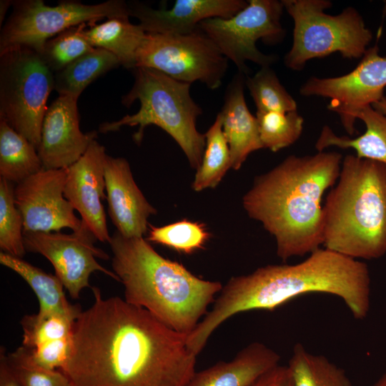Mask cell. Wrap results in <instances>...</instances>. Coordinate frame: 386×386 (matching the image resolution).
Masks as SVG:
<instances>
[{
    "label": "cell",
    "mask_w": 386,
    "mask_h": 386,
    "mask_svg": "<svg viewBox=\"0 0 386 386\" xmlns=\"http://www.w3.org/2000/svg\"><path fill=\"white\" fill-rule=\"evenodd\" d=\"M6 355L7 362L21 386H72L60 370H51L37 365L30 352L21 346Z\"/></svg>",
    "instance_id": "obj_34"
},
{
    "label": "cell",
    "mask_w": 386,
    "mask_h": 386,
    "mask_svg": "<svg viewBox=\"0 0 386 386\" xmlns=\"http://www.w3.org/2000/svg\"><path fill=\"white\" fill-rule=\"evenodd\" d=\"M66 169H42L14 187V199L24 224V232L78 231L82 221L64 197Z\"/></svg>",
    "instance_id": "obj_14"
},
{
    "label": "cell",
    "mask_w": 386,
    "mask_h": 386,
    "mask_svg": "<svg viewBox=\"0 0 386 386\" xmlns=\"http://www.w3.org/2000/svg\"><path fill=\"white\" fill-rule=\"evenodd\" d=\"M42 169L36 148L0 120V178L18 184Z\"/></svg>",
    "instance_id": "obj_24"
},
{
    "label": "cell",
    "mask_w": 386,
    "mask_h": 386,
    "mask_svg": "<svg viewBox=\"0 0 386 386\" xmlns=\"http://www.w3.org/2000/svg\"><path fill=\"white\" fill-rule=\"evenodd\" d=\"M372 107L378 112L386 115V96H384L380 101L374 103Z\"/></svg>",
    "instance_id": "obj_39"
},
{
    "label": "cell",
    "mask_w": 386,
    "mask_h": 386,
    "mask_svg": "<svg viewBox=\"0 0 386 386\" xmlns=\"http://www.w3.org/2000/svg\"><path fill=\"white\" fill-rule=\"evenodd\" d=\"M71 340L72 336L45 343L29 350L37 365L51 370L58 368L61 370L68 360Z\"/></svg>",
    "instance_id": "obj_35"
},
{
    "label": "cell",
    "mask_w": 386,
    "mask_h": 386,
    "mask_svg": "<svg viewBox=\"0 0 386 386\" xmlns=\"http://www.w3.org/2000/svg\"><path fill=\"white\" fill-rule=\"evenodd\" d=\"M94 302L73 325L61 371L72 386H185L197 356L178 332L119 297Z\"/></svg>",
    "instance_id": "obj_1"
},
{
    "label": "cell",
    "mask_w": 386,
    "mask_h": 386,
    "mask_svg": "<svg viewBox=\"0 0 386 386\" xmlns=\"http://www.w3.org/2000/svg\"><path fill=\"white\" fill-rule=\"evenodd\" d=\"M342 159L338 152L324 151L288 156L256 177L244 195V209L274 237L283 261L310 254L323 244L322 199L337 181Z\"/></svg>",
    "instance_id": "obj_3"
},
{
    "label": "cell",
    "mask_w": 386,
    "mask_h": 386,
    "mask_svg": "<svg viewBox=\"0 0 386 386\" xmlns=\"http://www.w3.org/2000/svg\"><path fill=\"white\" fill-rule=\"evenodd\" d=\"M228 61L198 28L187 34L147 33L137 53L136 67L154 69L191 84L199 81L214 90L222 84Z\"/></svg>",
    "instance_id": "obj_11"
},
{
    "label": "cell",
    "mask_w": 386,
    "mask_h": 386,
    "mask_svg": "<svg viewBox=\"0 0 386 386\" xmlns=\"http://www.w3.org/2000/svg\"><path fill=\"white\" fill-rule=\"evenodd\" d=\"M247 4L244 0H177L170 9H154L138 1L127 6L129 16L137 18L146 33L187 34L204 20L231 18Z\"/></svg>",
    "instance_id": "obj_17"
},
{
    "label": "cell",
    "mask_w": 386,
    "mask_h": 386,
    "mask_svg": "<svg viewBox=\"0 0 386 386\" xmlns=\"http://www.w3.org/2000/svg\"><path fill=\"white\" fill-rule=\"evenodd\" d=\"M279 355L264 344L254 342L227 362L195 372L185 386H249L279 365Z\"/></svg>",
    "instance_id": "obj_20"
},
{
    "label": "cell",
    "mask_w": 386,
    "mask_h": 386,
    "mask_svg": "<svg viewBox=\"0 0 386 386\" xmlns=\"http://www.w3.org/2000/svg\"><path fill=\"white\" fill-rule=\"evenodd\" d=\"M54 73L35 50L16 47L0 54V120L37 149Z\"/></svg>",
    "instance_id": "obj_8"
},
{
    "label": "cell",
    "mask_w": 386,
    "mask_h": 386,
    "mask_svg": "<svg viewBox=\"0 0 386 386\" xmlns=\"http://www.w3.org/2000/svg\"><path fill=\"white\" fill-rule=\"evenodd\" d=\"M382 14L386 16V1H384V6L382 9Z\"/></svg>",
    "instance_id": "obj_41"
},
{
    "label": "cell",
    "mask_w": 386,
    "mask_h": 386,
    "mask_svg": "<svg viewBox=\"0 0 386 386\" xmlns=\"http://www.w3.org/2000/svg\"><path fill=\"white\" fill-rule=\"evenodd\" d=\"M209 238L202 223L184 219L162 227L149 224L147 241L189 254L203 249Z\"/></svg>",
    "instance_id": "obj_31"
},
{
    "label": "cell",
    "mask_w": 386,
    "mask_h": 386,
    "mask_svg": "<svg viewBox=\"0 0 386 386\" xmlns=\"http://www.w3.org/2000/svg\"><path fill=\"white\" fill-rule=\"evenodd\" d=\"M129 17H113L95 23L85 30V34L93 47L111 52L122 66L133 69L137 53L147 33L139 24L131 23Z\"/></svg>",
    "instance_id": "obj_22"
},
{
    "label": "cell",
    "mask_w": 386,
    "mask_h": 386,
    "mask_svg": "<svg viewBox=\"0 0 386 386\" xmlns=\"http://www.w3.org/2000/svg\"><path fill=\"white\" fill-rule=\"evenodd\" d=\"M245 77L246 75L239 72L233 77L219 112L223 134L229 148L231 168L234 170L240 169L252 152L263 148L257 119L250 112L246 103Z\"/></svg>",
    "instance_id": "obj_19"
},
{
    "label": "cell",
    "mask_w": 386,
    "mask_h": 386,
    "mask_svg": "<svg viewBox=\"0 0 386 386\" xmlns=\"http://www.w3.org/2000/svg\"><path fill=\"white\" fill-rule=\"evenodd\" d=\"M372 386H386V372L382 375Z\"/></svg>",
    "instance_id": "obj_40"
},
{
    "label": "cell",
    "mask_w": 386,
    "mask_h": 386,
    "mask_svg": "<svg viewBox=\"0 0 386 386\" xmlns=\"http://www.w3.org/2000/svg\"><path fill=\"white\" fill-rule=\"evenodd\" d=\"M109 244L125 301L178 332L188 335L194 330L223 287L164 258L143 237H125L117 231Z\"/></svg>",
    "instance_id": "obj_4"
},
{
    "label": "cell",
    "mask_w": 386,
    "mask_h": 386,
    "mask_svg": "<svg viewBox=\"0 0 386 386\" xmlns=\"http://www.w3.org/2000/svg\"><path fill=\"white\" fill-rule=\"evenodd\" d=\"M0 247L10 255L22 258L24 244L22 216L14 199L13 183L0 178Z\"/></svg>",
    "instance_id": "obj_32"
},
{
    "label": "cell",
    "mask_w": 386,
    "mask_h": 386,
    "mask_svg": "<svg viewBox=\"0 0 386 386\" xmlns=\"http://www.w3.org/2000/svg\"><path fill=\"white\" fill-rule=\"evenodd\" d=\"M87 23L70 27L49 39L39 54L54 73H57L94 47L87 39Z\"/></svg>",
    "instance_id": "obj_28"
},
{
    "label": "cell",
    "mask_w": 386,
    "mask_h": 386,
    "mask_svg": "<svg viewBox=\"0 0 386 386\" xmlns=\"http://www.w3.org/2000/svg\"><path fill=\"white\" fill-rule=\"evenodd\" d=\"M119 65V61L111 52L94 48L61 71L54 74V89L59 95L79 98L94 79Z\"/></svg>",
    "instance_id": "obj_25"
},
{
    "label": "cell",
    "mask_w": 386,
    "mask_h": 386,
    "mask_svg": "<svg viewBox=\"0 0 386 386\" xmlns=\"http://www.w3.org/2000/svg\"><path fill=\"white\" fill-rule=\"evenodd\" d=\"M4 348L0 352V386H21L13 374L6 360Z\"/></svg>",
    "instance_id": "obj_37"
},
{
    "label": "cell",
    "mask_w": 386,
    "mask_h": 386,
    "mask_svg": "<svg viewBox=\"0 0 386 386\" xmlns=\"http://www.w3.org/2000/svg\"><path fill=\"white\" fill-rule=\"evenodd\" d=\"M263 148L273 152L293 144L301 136L304 119L297 110L256 112Z\"/></svg>",
    "instance_id": "obj_30"
},
{
    "label": "cell",
    "mask_w": 386,
    "mask_h": 386,
    "mask_svg": "<svg viewBox=\"0 0 386 386\" xmlns=\"http://www.w3.org/2000/svg\"><path fill=\"white\" fill-rule=\"evenodd\" d=\"M294 386H352L345 371L323 355H314L297 343L289 360Z\"/></svg>",
    "instance_id": "obj_26"
},
{
    "label": "cell",
    "mask_w": 386,
    "mask_h": 386,
    "mask_svg": "<svg viewBox=\"0 0 386 386\" xmlns=\"http://www.w3.org/2000/svg\"><path fill=\"white\" fill-rule=\"evenodd\" d=\"M325 248L352 259L386 253V164L348 154L322 207Z\"/></svg>",
    "instance_id": "obj_5"
},
{
    "label": "cell",
    "mask_w": 386,
    "mask_h": 386,
    "mask_svg": "<svg viewBox=\"0 0 386 386\" xmlns=\"http://www.w3.org/2000/svg\"><path fill=\"white\" fill-rule=\"evenodd\" d=\"M249 386H294V382L288 366L278 365Z\"/></svg>",
    "instance_id": "obj_36"
},
{
    "label": "cell",
    "mask_w": 386,
    "mask_h": 386,
    "mask_svg": "<svg viewBox=\"0 0 386 386\" xmlns=\"http://www.w3.org/2000/svg\"><path fill=\"white\" fill-rule=\"evenodd\" d=\"M77 100L59 95L47 108L37 147L44 169L68 168L96 139V131L83 133L80 130Z\"/></svg>",
    "instance_id": "obj_16"
},
{
    "label": "cell",
    "mask_w": 386,
    "mask_h": 386,
    "mask_svg": "<svg viewBox=\"0 0 386 386\" xmlns=\"http://www.w3.org/2000/svg\"><path fill=\"white\" fill-rule=\"evenodd\" d=\"M386 87V57L379 53L377 45L368 48L357 66L347 74L309 78L300 87L302 96L330 99L327 108L336 112L349 135H355L359 109L382 99Z\"/></svg>",
    "instance_id": "obj_12"
},
{
    "label": "cell",
    "mask_w": 386,
    "mask_h": 386,
    "mask_svg": "<svg viewBox=\"0 0 386 386\" xmlns=\"http://www.w3.org/2000/svg\"><path fill=\"white\" fill-rule=\"evenodd\" d=\"M204 136L205 148L202 164L197 169L192 185L196 192L216 187L231 168L229 148L223 134L219 113Z\"/></svg>",
    "instance_id": "obj_27"
},
{
    "label": "cell",
    "mask_w": 386,
    "mask_h": 386,
    "mask_svg": "<svg viewBox=\"0 0 386 386\" xmlns=\"http://www.w3.org/2000/svg\"><path fill=\"white\" fill-rule=\"evenodd\" d=\"M13 11L0 34V54L16 47L41 53L45 43L63 31L83 24L89 26L103 19L129 16L127 3L109 0L96 4L63 1L56 6L42 0L13 1Z\"/></svg>",
    "instance_id": "obj_9"
},
{
    "label": "cell",
    "mask_w": 386,
    "mask_h": 386,
    "mask_svg": "<svg viewBox=\"0 0 386 386\" xmlns=\"http://www.w3.org/2000/svg\"><path fill=\"white\" fill-rule=\"evenodd\" d=\"M96 239L83 222L81 229L71 234L24 232L26 251L39 253L52 264L55 275L73 299L79 298L80 292L90 287L89 280L94 272H102L119 282L114 272L96 261V258L108 259L109 255L94 246Z\"/></svg>",
    "instance_id": "obj_13"
},
{
    "label": "cell",
    "mask_w": 386,
    "mask_h": 386,
    "mask_svg": "<svg viewBox=\"0 0 386 386\" xmlns=\"http://www.w3.org/2000/svg\"><path fill=\"white\" fill-rule=\"evenodd\" d=\"M104 180L109 214L117 232L125 237H143L148 218L157 209L136 184L127 160L107 155Z\"/></svg>",
    "instance_id": "obj_18"
},
{
    "label": "cell",
    "mask_w": 386,
    "mask_h": 386,
    "mask_svg": "<svg viewBox=\"0 0 386 386\" xmlns=\"http://www.w3.org/2000/svg\"><path fill=\"white\" fill-rule=\"evenodd\" d=\"M132 70L134 84L129 92L122 96V103L129 107L138 100L139 109L117 121L101 124L99 132L107 133L119 130L124 126H138L133 139L139 144L145 128L156 125L174 139L190 166L197 169L202 161L205 136L196 127L202 109L190 94L191 84L148 67H136Z\"/></svg>",
    "instance_id": "obj_6"
},
{
    "label": "cell",
    "mask_w": 386,
    "mask_h": 386,
    "mask_svg": "<svg viewBox=\"0 0 386 386\" xmlns=\"http://www.w3.org/2000/svg\"><path fill=\"white\" fill-rule=\"evenodd\" d=\"M245 85L255 104L257 112H288L297 110V103L279 81L270 66H263Z\"/></svg>",
    "instance_id": "obj_29"
},
{
    "label": "cell",
    "mask_w": 386,
    "mask_h": 386,
    "mask_svg": "<svg viewBox=\"0 0 386 386\" xmlns=\"http://www.w3.org/2000/svg\"><path fill=\"white\" fill-rule=\"evenodd\" d=\"M76 318L58 312L25 315L21 320L24 331L22 346L32 350L45 343L71 337Z\"/></svg>",
    "instance_id": "obj_33"
},
{
    "label": "cell",
    "mask_w": 386,
    "mask_h": 386,
    "mask_svg": "<svg viewBox=\"0 0 386 386\" xmlns=\"http://www.w3.org/2000/svg\"><path fill=\"white\" fill-rule=\"evenodd\" d=\"M13 4V1L9 0H1L0 1V25H2V21L4 19L6 11L9 9V6Z\"/></svg>",
    "instance_id": "obj_38"
},
{
    "label": "cell",
    "mask_w": 386,
    "mask_h": 386,
    "mask_svg": "<svg viewBox=\"0 0 386 386\" xmlns=\"http://www.w3.org/2000/svg\"><path fill=\"white\" fill-rule=\"evenodd\" d=\"M355 118L362 120L365 125L362 134L354 138L340 137L325 125L317 139L315 149L317 152L332 146L353 149L357 157L386 164V115L369 105L357 111Z\"/></svg>",
    "instance_id": "obj_21"
},
{
    "label": "cell",
    "mask_w": 386,
    "mask_h": 386,
    "mask_svg": "<svg viewBox=\"0 0 386 386\" xmlns=\"http://www.w3.org/2000/svg\"><path fill=\"white\" fill-rule=\"evenodd\" d=\"M284 9L294 21L293 42L285 54V66L301 71L315 58L339 52L345 59L362 58L372 39L360 13L348 6L337 15L324 12L329 0H282Z\"/></svg>",
    "instance_id": "obj_7"
},
{
    "label": "cell",
    "mask_w": 386,
    "mask_h": 386,
    "mask_svg": "<svg viewBox=\"0 0 386 386\" xmlns=\"http://www.w3.org/2000/svg\"><path fill=\"white\" fill-rule=\"evenodd\" d=\"M246 7L231 18H212L198 28L215 44L222 54L232 61L238 72L247 75L249 61L261 67L270 66L277 59L257 47V41L274 45L281 43L285 31L281 24L284 6L277 0H249Z\"/></svg>",
    "instance_id": "obj_10"
},
{
    "label": "cell",
    "mask_w": 386,
    "mask_h": 386,
    "mask_svg": "<svg viewBox=\"0 0 386 386\" xmlns=\"http://www.w3.org/2000/svg\"><path fill=\"white\" fill-rule=\"evenodd\" d=\"M0 263L20 275L31 287L39 300L38 314L58 312L78 317L81 312L78 305H73L66 300L64 285L56 275L4 252L0 253Z\"/></svg>",
    "instance_id": "obj_23"
},
{
    "label": "cell",
    "mask_w": 386,
    "mask_h": 386,
    "mask_svg": "<svg viewBox=\"0 0 386 386\" xmlns=\"http://www.w3.org/2000/svg\"><path fill=\"white\" fill-rule=\"evenodd\" d=\"M105 148L96 139L85 153L66 168L64 197L81 217L97 240L109 242L106 214L102 201L104 194Z\"/></svg>",
    "instance_id": "obj_15"
},
{
    "label": "cell",
    "mask_w": 386,
    "mask_h": 386,
    "mask_svg": "<svg viewBox=\"0 0 386 386\" xmlns=\"http://www.w3.org/2000/svg\"><path fill=\"white\" fill-rule=\"evenodd\" d=\"M370 282L365 262L319 248L300 263L267 265L232 277L191 332L190 340L204 347L216 329L231 317L251 310H274L308 293L338 297L356 320H363L370 310Z\"/></svg>",
    "instance_id": "obj_2"
}]
</instances>
